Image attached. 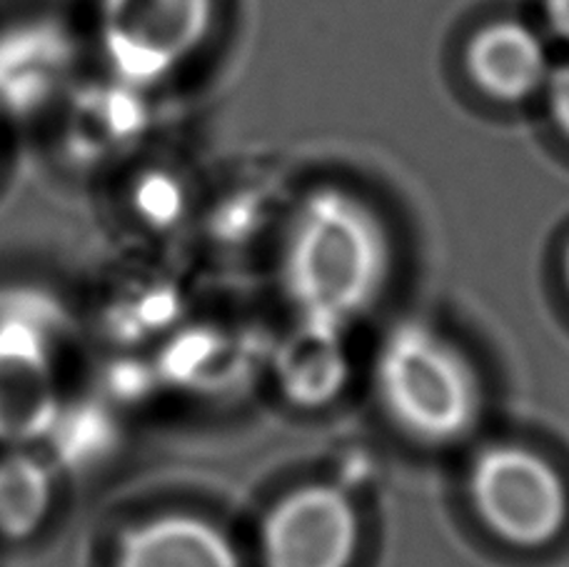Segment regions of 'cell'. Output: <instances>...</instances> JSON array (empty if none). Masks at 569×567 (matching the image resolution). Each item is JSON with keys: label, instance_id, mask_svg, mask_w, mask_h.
I'll list each match as a JSON object with an SVG mask.
<instances>
[{"label": "cell", "instance_id": "obj_13", "mask_svg": "<svg viewBox=\"0 0 569 567\" xmlns=\"http://www.w3.org/2000/svg\"><path fill=\"white\" fill-rule=\"evenodd\" d=\"M136 88L118 83L108 90H98L80 100L76 110V138L80 146L108 150L136 133L140 128V110L133 96Z\"/></svg>", "mask_w": 569, "mask_h": 567}, {"label": "cell", "instance_id": "obj_5", "mask_svg": "<svg viewBox=\"0 0 569 567\" xmlns=\"http://www.w3.org/2000/svg\"><path fill=\"white\" fill-rule=\"evenodd\" d=\"M470 493L487 528L525 548L550 543L567 518L560 475L537 452L515 445H500L477 458Z\"/></svg>", "mask_w": 569, "mask_h": 567}, {"label": "cell", "instance_id": "obj_8", "mask_svg": "<svg viewBox=\"0 0 569 567\" xmlns=\"http://www.w3.org/2000/svg\"><path fill=\"white\" fill-rule=\"evenodd\" d=\"M467 63L475 83L497 100L532 96L547 73L542 43L520 23H497L477 33Z\"/></svg>", "mask_w": 569, "mask_h": 567}, {"label": "cell", "instance_id": "obj_15", "mask_svg": "<svg viewBox=\"0 0 569 567\" xmlns=\"http://www.w3.org/2000/svg\"><path fill=\"white\" fill-rule=\"evenodd\" d=\"M552 113L557 123L569 136V68L560 70L552 80Z\"/></svg>", "mask_w": 569, "mask_h": 567}, {"label": "cell", "instance_id": "obj_7", "mask_svg": "<svg viewBox=\"0 0 569 567\" xmlns=\"http://www.w3.org/2000/svg\"><path fill=\"white\" fill-rule=\"evenodd\" d=\"M113 567H240L226 535L190 515H160L130 528Z\"/></svg>", "mask_w": 569, "mask_h": 567}, {"label": "cell", "instance_id": "obj_4", "mask_svg": "<svg viewBox=\"0 0 569 567\" xmlns=\"http://www.w3.org/2000/svg\"><path fill=\"white\" fill-rule=\"evenodd\" d=\"M212 0H100V46L118 83L168 78L206 38Z\"/></svg>", "mask_w": 569, "mask_h": 567}, {"label": "cell", "instance_id": "obj_17", "mask_svg": "<svg viewBox=\"0 0 569 567\" xmlns=\"http://www.w3.org/2000/svg\"><path fill=\"white\" fill-rule=\"evenodd\" d=\"M565 272H567V282H569V248H567V256H565Z\"/></svg>", "mask_w": 569, "mask_h": 567}, {"label": "cell", "instance_id": "obj_16", "mask_svg": "<svg viewBox=\"0 0 569 567\" xmlns=\"http://www.w3.org/2000/svg\"><path fill=\"white\" fill-rule=\"evenodd\" d=\"M547 10H550L557 33L569 38V0H547Z\"/></svg>", "mask_w": 569, "mask_h": 567}, {"label": "cell", "instance_id": "obj_12", "mask_svg": "<svg viewBox=\"0 0 569 567\" xmlns=\"http://www.w3.org/2000/svg\"><path fill=\"white\" fill-rule=\"evenodd\" d=\"M43 442L50 445L53 468L68 472L96 468L116 445L108 405L103 400H63Z\"/></svg>", "mask_w": 569, "mask_h": 567}, {"label": "cell", "instance_id": "obj_14", "mask_svg": "<svg viewBox=\"0 0 569 567\" xmlns=\"http://www.w3.org/2000/svg\"><path fill=\"white\" fill-rule=\"evenodd\" d=\"M133 206L138 216L152 228H168L180 218L186 196L176 178L168 173L142 176L133 190Z\"/></svg>", "mask_w": 569, "mask_h": 567}, {"label": "cell", "instance_id": "obj_2", "mask_svg": "<svg viewBox=\"0 0 569 567\" xmlns=\"http://www.w3.org/2000/svg\"><path fill=\"white\" fill-rule=\"evenodd\" d=\"M68 316L50 292L33 286L0 290V445L36 448L60 402L58 356Z\"/></svg>", "mask_w": 569, "mask_h": 567}, {"label": "cell", "instance_id": "obj_3", "mask_svg": "<svg viewBox=\"0 0 569 567\" xmlns=\"http://www.w3.org/2000/svg\"><path fill=\"white\" fill-rule=\"evenodd\" d=\"M378 385L395 422L425 442L460 438L480 412L472 368L455 346L420 322H405L385 340Z\"/></svg>", "mask_w": 569, "mask_h": 567}, {"label": "cell", "instance_id": "obj_10", "mask_svg": "<svg viewBox=\"0 0 569 567\" xmlns=\"http://www.w3.org/2000/svg\"><path fill=\"white\" fill-rule=\"evenodd\" d=\"M56 503V468L33 448L0 455V538L26 543L43 528Z\"/></svg>", "mask_w": 569, "mask_h": 567}, {"label": "cell", "instance_id": "obj_9", "mask_svg": "<svg viewBox=\"0 0 569 567\" xmlns=\"http://www.w3.org/2000/svg\"><path fill=\"white\" fill-rule=\"evenodd\" d=\"M66 40L48 28H26L0 38V103L23 110L40 103L66 76Z\"/></svg>", "mask_w": 569, "mask_h": 567}, {"label": "cell", "instance_id": "obj_1", "mask_svg": "<svg viewBox=\"0 0 569 567\" xmlns=\"http://www.w3.org/2000/svg\"><path fill=\"white\" fill-rule=\"evenodd\" d=\"M388 276L385 230L358 198L320 190L292 222L284 282L305 322L340 330L370 306Z\"/></svg>", "mask_w": 569, "mask_h": 567}, {"label": "cell", "instance_id": "obj_11", "mask_svg": "<svg viewBox=\"0 0 569 567\" xmlns=\"http://www.w3.org/2000/svg\"><path fill=\"white\" fill-rule=\"evenodd\" d=\"M335 328L305 322L280 352V380L292 400L318 405L330 400L345 382V356Z\"/></svg>", "mask_w": 569, "mask_h": 567}, {"label": "cell", "instance_id": "obj_6", "mask_svg": "<svg viewBox=\"0 0 569 567\" xmlns=\"http://www.w3.org/2000/svg\"><path fill=\"white\" fill-rule=\"evenodd\" d=\"M360 525L350 500L328 485H312L276 505L262 530L266 567H348Z\"/></svg>", "mask_w": 569, "mask_h": 567}]
</instances>
